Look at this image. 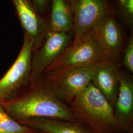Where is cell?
I'll use <instances>...</instances> for the list:
<instances>
[{"label":"cell","mask_w":133,"mask_h":133,"mask_svg":"<svg viewBox=\"0 0 133 133\" xmlns=\"http://www.w3.org/2000/svg\"><path fill=\"white\" fill-rule=\"evenodd\" d=\"M113 109L124 131L133 133V80L127 72L120 71L119 88Z\"/></svg>","instance_id":"obj_10"},{"label":"cell","mask_w":133,"mask_h":133,"mask_svg":"<svg viewBox=\"0 0 133 133\" xmlns=\"http://www.w3.org/2000/svg\"><path fill=\"white\" fill-rule=\"evenodd\" d=\"M77 121L93 133H122L123 130L108 100L91 83L69 105Z\"/></svg>","instance_id":"obj_2"},{"label":"cell","mask_w":133,"mask_h":133,"mask_svg":"<svg viewBox=\"0 0 133 133\" xmlns=\"http://www.w3.org/2000/svg\"><path fill=\"white\" fill-rule=\"evenodd\" d=\"M105 59L120 64L123 51V36L114 12L106 14L90 29Z\"/></svg>","instance_id":"obj_7"},{"label":"cell","mask_w":133,"mask_h":133,"mask_svg":"<svg viewBox=\"0 0 133 133\" xmlns=\"http://www.w3.org/2000/svg\"><path fill=\"white\" fill-rule=\"evenodd\" d=\"M35 8L38 11L43 15L46 14L50 0H31Z\"/></svg>","instance_id":"obj_17"},{"label":"cell","mask_w":133,"mask_h":133,"mask_svg":"<svg viewBox=\"0 0 133 133\" xmlns=\"http://www.w3.org/2000/svg\"><path fill=\"white\" fill-rule=\"evenodd\" d=\"M37 133H45V132H42V131H38Z\"/></svg>","instance_id":"obj_21"},{"label":"cell","mask_w":133,"mask_h":133,"mask_svg":"<svg viewBox=\"0 0 133 133\" xmlns=\"http://www.w3.org/2000/svg\"><path fill=\"white\" fill-rule=\"evenodd\" d=\"M105 59L99 44L89 30L73 37L71 43L44 73L96 64Z\"/></svg>","instance_id":"obj_5"},{"label":"cell","mask_w":133,"mask_h":133,"mask_svg":"<svg viewBox=\"0 0 133 133\" xmlns=\"http://www.w3.org/2000/svg\"><path fill=\"white\" fill-rule=\"evenodd\" d=\"M33 48L32 38L24 33L22 45L17 57L0 78V104L15 99L31 85Z\"/></svg>","instance_id":"obj_4"},{"label":"cell","mask_w":133,"mask_h":133,"mask_svg":"<svg viewBox=\"0 0 133 133\" xmlns=\"http://www.w3.org/2000/svg\"><path fill=\"white\" fill-rule=\"evenodd\" d=\"M9 116L5 112L2 105L0 104V121L3 119H5Z\"/></svg>","instance_id":"obj_18"},{"label":"cell","mask_w":133,"mask_h":133,"mask_svg":"<svg viewBox=\"0 0 133 133\" xmlns=\"http://www.w3.org/2000/svg\"><path fill=\"white\" fill-rule=\"evenodd\" d=\"M20 123L48 133H93L78 121L50 118L29 119Z\"/></svg>","instance_id":"obj_12"},{"label":"cell","mask_w":133,"mask_h":133,"mask_svg":"<svg viewBox=\"0 0 133 133\" xmlns=\"http://www.w3.org/2000/svg\"><path fill=\"white\" fill-rule=\"evenodd\" d=\"M49 21L50 31L71 32L74 28V11L66 0H50Z\"/></svg>","instance_id":"obj_13"},{"label":"cell","mask_w":133,"mask_h":133,"mask_svg":"<svg viewBox=\"0 0 133 133\" xmlns=\"http://www.w3.org/2000/svg\"><path fill=\"white\" fill-rule=\"evenodd\" d=\"M99 63L45 72L42 78L48 88L55 97L69 105L91 83Z\"/></svg>","instance_id":"obj_3"},{"label":"cell","mask_w":133,"mask_h":133,"mask_svg":"<svg viewBox=\"0 0 133 133\" xmlns=\"http://www.w3.org/2000/svg\"><path fill=\"white\" fill-rule=\"evenodd\" d=\"M1 104L8 115L19 123L37 118L77 121L69 105L55 97L42 77L15 99Z\"/></svg>","instance_id":"obj_1"},{"label":"cell","mask_w":133,"mask_h":133,"mask_svg":"<svg viewBox=\"0 0 133 133\" xmlns=\"http://www.w3.org/2000/svg\"><path fill=\"white\" fill-rule=\"evenodd\" d=\"M122 65L130 73L133 72V32L128 38L126 46L124 50Z\"/></svg>","instance_id":"obj_15"},{"label":"cell","mask_w":133,"mask_h":133,"mask_svg":"<svg viewBox=\"0 0 133 133\" xmlns=\"http://www.w3.org/2000/svg\"><path fill=\"white\" fill-rule=\"evenodd\" d=\"M35 129L24 125L9 116L0 121V133H37Z\"/></svg>","instance_id":"obj_14"},{"label":"cell","mask_w":133,"mask_h":133,"mask_svg":"<svg viewBox=\"0 0 133 133\" xmlns=\"http://www.w3.org/2000/svg\"><path fill=\"white\" fill-rule=\"evenodd\" d=\"M123 14L125 17L129 22H133V0H126L123 5L121 6Z\"/></svg>","instance_id":"obj_16"},{"label":"cell","mask_w":133,"mask_h":133,"mask_svg":"<svg viewBox=\"0 0 133 133\" xmlns=\"http://www.w3.org/2000/svg\"><path fill=\"white\" fill-rule=\"evenodd\" d=\"M126 0H119V2H120V4L121 6L123 5H124V4L125 3V2H126Z\"/></svg>","instance_id":"obj_20"},{"label":"cell","mask_w":133,"mask_h":133,"mask_svg":"<svg viewBox=\"0 0 133 133\" xmlns=\"http://www.w3.org/2000/svg\"><path fill=\"white\" fill-rule=\"evenodd\" d=\"M122 133H128V132H122Z\"/></svg>","instance_id":"obj_22"},{"label":"cell","mask_w":133,"mask_h":133,"mask_svg":"<svg viewBox=\"0 0 133 133\" xmlns=\"http://www.w3.org/2000/svg\"><path fill=\"white\" fill-rule=\"evenodd\" d=\"M120 64L105 59L100 62L93 76L92 83L114 108L119 88Z\"/></svg>","instance_id":"obj_11"},{"label":"cell","mask_w":133,"mask_h":133,"mask_svg":"<svg viewBox=\"0 0 133 133\" xmlns=\"http://www.w3.org/2000/svg\"><path fill=\"white\" fill-rule=\"evenodd\" d=\"M73 11V37L90 30L103 16L113 12L107 0H76Z\"/></svg>","instance_id":"obj_9"},{"label":"cell","mask_w":133,"mask_h":133,"mask_svg":"<svg viewBox=\"0 0 133 133\" xmlns=\"http://www.w3.org/2000/svg\"><path fill=\"white\" fill-rule=\"evenodd\" d=\"M66 1L69 3V4L71 5V8H72V9L73 10V8H74V5H75L76 0H66Z\"/></svg>","instance_id":"obj_19"},{"label":"cell","mask_w":133,"mask_h":133,"mask_svg":"<svg viewBox=\"0 0 133 133\" xmlns=\"http://www.w3.org/2000/svg\"><path fill=\"white\" fill-rule=\"evenodd\" d=\"M25 33L33 41V51L42 44L50 31L48 19L35 8L31 0H10Z\"/></svg>","instance_id":"obj_8"},{"label":"cell","mask_w":133,"mask_h":133,"mask_svg":"<svg viewBox=\"0 0 133 133\" xmlns=\"http://www.w3.org/2000/svg\"><path fill=\"white\" fill-rule=\"evenodd\" d=\"M73 32L50 31L42 45L32 53L31 83L40 79L44 72L71 43Z\"/></svg>","instance_id":"obj_6"}]
</instances>
